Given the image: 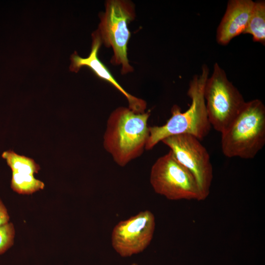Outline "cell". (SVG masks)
<instances>
[{
	"instance_id": "cell-12",
	"label": "cell",
	"mask_w": 265,
	"mask_h": 265,
	"mask_svg": "<svg viewBox=\"0 0 265 265\" xmlns=\"http://www.w3.org/2000/svg\"><path fill=\"white\" fill-rule=\"evenodd\" d=\"M1 157L6 160L12 172L34 175L40 169L32 159L18 155L11 150L4 152Z\"/></svg>"
},
{
	"instance_id": "cell-3",
	"label": "cell",
	"mask_w": 265,
	"mask_h": 265,
	"mask_svg": "<svg viewBox=\"0 0 265 265\" xmlns=\"http://www.w3.org/2000/svg\"><path fill=\"white\" fill-rule=\"evenodd\" d=\"M221 149L227 158L253 159L265 144V106L259 99L246 102L221 133Z\"/></svg>"
},
{
	"instance_id": "cell-10",
	"label": "cell",
	"mask_w": 265,
	"mask_h": 265,
	"mask_svg": "<svg viewBox=\"0 0 265 265\" xmlns=\"http://www.w3.org/2000/svg\"><path fill=\"white\" fill-rule=\"evenodd\" d=\"M254 1L230 0L217 28L216 40L222 45L228 44L234 37L244 33L251 16Z\"/></svg>"
},
{
	"instance_id": "cell-13",
	"label": "cell",
	"mask_w": 265,
	"mask_h": 265,
	"mask_svg": "<svg viewBox=\"0 0 265 265\" xmlns=\"http://www.w3.org/2000/svg\"><path fill=\"white\" fill-rule=\"evenodd\" d=\"M45 185L34 175L12 172L11 187L22 194H30L44 188Z\"/></svg>"
},
{
	"instance_id": "cell-7",
	"label": "cell",
	"mask_w": 265,
	"mask_h": 265,
	"mask_svg": "<svg viewBox=\"0 0 265 265\" xmlns=\"http://www.w3.org/2000/svg\"><path fill=\"white\" fill-rule=\"evenodd\" d=\"M161 142L193 175L205 200L210 194L213 169L210 155L200 140L191 135L183 134L167 137Z\"/></svg>"
},
{
	"instance_id": "cell-15",
	"label": "cell",
	"mask_w": 265,
	"mask_h": 265,
	"mask_svg": "<svg viewBox=\"0 0 265 265\" xmlns=\"http://www.w3.org/2000/svg\"><path fill=\"white\" fill-rule=\"evenodd\" d=\"M9 216L7 209L0 199V226L9 222Z\"/></svg>"
},
{
	"instance_id": "cell-5",
	"label": "cell",
	"mask_w": 265,
	"mask_h": 265,
	"mask_svg": "<svg viewBox=\"0 0 265 265\" xmlns=\"http://www.w3.org/2000/svg\"><path fill=\"white\" fill-rule=\"evenodd\" d=\"M204 95L211 127L221 133L228 128L246 102L217 63L214 65L212 75L206 81Z\"/></svg>"
},
{
	"instance_id": "cell-14",
	"label": "cell",
	"mask_w": 265,
	"mask_h": 265,
	"mask_svg": "<svg viewBox=\"0 0 265 265\" xmlns=\"http://www.w3.org/2000/svg\"><path fill=\"white\" fill-rule=\"evenodd\" d=\"M15 229L11 222L0 226V255L4 253L14 243Z\"/></svg>"
},
{
	"instance_id": "cell-9",
	"label": "cell",
	"mask_w": 265,
	"mask_h": 265,
	"mask_svg": "<svg viewBox=\"0 0 265 265\" xmlns=\"http://www.w3.org/2000/svg\"><path fill=\"white\" fill-rule=\"evenodd\" d=\"M92 38L91 52L87 57L80 56L76 52L71 55L70 71L77 73L83 66L88 67L96 76L110 83L124 95L128 101L129 108L136 113L145 112L147 108L146 102L126 91L114 79L106 65L99 59L98 52L102 43L96 31L92 34Z\"/></svg>"
},
{
	"instance_id": "cell-4",
	"label": "cell",
	"mask_w": 265,
	"mask_h": 265,
	"mask_svg": "<svg viewBox=\"0 0 265 265\" xmlns=\"http://www.w3.org/2000/svg\"><path fill=\"white\" fill-rule=\"evenodd\" d=\"M135 6L127 0H107L105 11L100 14V22L96 31L102 43L111 48L113 55L110 62L121 66V73L133 72L128 58V44L131 37L129 23L135 18Z\"/></svg>"
},
{
	"instance_id": "cell-16",
	"label": "cell",
	"mask_w": 265,
	"mask_h": 265,
	"mask_svg": "<svg viewBox=\"0 0 265 265\" xmlns=\"http://www.w3.org/2000/svg\"><path fill=\"white\" fill-rule=\"evenodd\" d=\"M131 265H138L136 263H133Z\"/></svg>"
},
{
	"instance_id": "cell-6",
	"label": "cell",
	"mask_w": 265,
	"mask_h": 265,
	"mask_svg": "<svg viewBox=\"0 0 265 265\" xmlns=\"http://www.w3.org/2000/svg\"><path fill=\"white\" fill-rule=\"evenodd\" d=\"M150 182L156 193L168 200H204L195 178L171 151L154 163Z\"/></svg>"
},
{
	"instance_id": "cell-11",
	"label": "cell",
	"mask_w": 265,
	"mask_h": 265,
	"mask_svg": "<svg viewBox=\"0 0 265 265\" xmlns=\"http://www.w3.org/2000/svg\"><path fill=\"white\" fill-rule=\"evenodd\" d=\"M252 36L254 42L265 43V2H254L252 12L244 34Z\"/></svg>"
},
{
	"instance_id": "cell-8",
	"label": "cell",
	"mask_w": 265,
	"mask_h": 265,
	"mask_svg": "<svg viewBox=\"0 0 265 265\" xmlns=\"http://www.w3.org/2000/svg\"><path fill=\"white\" fill-rule=\"evenodd\" d=\"M155 217L148 210L120 221L111 234V244L121 257H130L144 251L152 240Z\"/></svg>"
},
{
	"instance_id": "cell-2",
	"label": "cell",
	"mask_w": 265,
	"mask_h": 265,
	"mask_svg": "<svg viewBox=\"0 0 265 265\" xmlns=\"http://www.w3.org/2000/svg\"><path fill=\"white\" fill-rule=\"evenodd\" d=\"M209 74V68L203 65L201 74L194 76L190 81L187 95L191 102L186 111L182 112L179 106L174 105L171 108V116L164 124L149 127V136L145 150L152 149L163 139L172 135L189 134L200 140L209 134L212 127L204 95Z\"/></svg>"
},
{
	"instance_id": "cell-1",
	"label": "cell",
	"mask_w": 265,
	"mask_h": 265,
	"mask_svg": "<svg viewBox=\"0 0 265 265\" xmlns=\"http://www.w3.org/2000/svg\"><path fill=\"white\" fill-rule=\"evenodd\" d=\"M150 111L136 113L119 106L110 114L103 136V146L114 162L124 167L141 156L149 136Z\"/></svg>"
}]
</instances>
